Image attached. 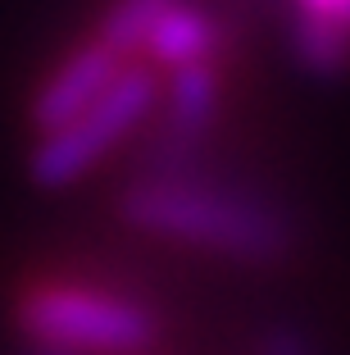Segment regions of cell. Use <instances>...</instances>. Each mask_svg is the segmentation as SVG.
<instances>
[{"mask_svg": "<svg viewBox=\"0 0 350 355\" xmlns=\"http://www.w3.org/2000/svg\"><path fill=\"white\" fill-rule=\"evenodd\" d=\"M123 219L141 232L182 241L196 251L232 255L246 264H273L291 251V223L273 205L241 191L205 187L196 178H141L119 200Z\"/></svg>", "mask_w": 350, "mask_h": 355, "instance_id": "1", "label": "cell"}, {"mask_svg": "<svg viewBox=\"0 0 350 355\" xmlns=\"http://www.w3.org/2000/svg\"><path fill=\"white\" fill-rule=\"evenodd\" d=\"M19 324L28 342L64 346L73 355H132L159 337V319L141 301L73 282L28 292L19 305Z\"/></svg>", "mask_w": 350, "mask_h": 355, "instance_id": "2", "label": "cell"}, {"mask_svg": "<svg viewBox=\"0 0 350 355\" xmlns=\"http://www.w3.org/2000/svg\"><path fill=\"white\" fill-rule=\"evenodd\" d=\"M150 105H155L150 69L128 64L96 105H87L82 114L69 119L64 128H55L51 137H42V146H37V155H32V164H28L32 182L46 187V191H60V187H69V182H78L105 150H114L146 114H150Z\"/></svg>", "mask_w": 350, "mask_h": 355, "instance_id": "3", "label": "cell"}, {"mask_svg": "<svg viewBox=\"0 0 350 355\" xmlns=\"http://www.w3.org/2000/svg\"><path fill=\"white\" fill-rule=\"evenodd\" d=\"M218 114V73L214 64H196V69H177L173 92L164 105V123L150 141V173L146 178H177L182 159L205 141Z\"/></svg>", "mask_w": 350, "mask_h": 355, "instance_id": "4", "label": "cell"}, {"mask_svg": "<svg viewBox=\"0 0 350 355\" xmlns=\"http://www.w3.org/2000/svg\"><path fill=\"white\" fill-rule=\"evenodd\" d=\"M123 69H128V60H119V55L105 42H96V37L87 46H78V51L46 78V87L37 92V101H32V123H37V132L51 137L55 128L78 119L87 105H96L110 92V83L123 73Z\"/></svg>", "mask_w": 350, "mask_h": 355, "instance_id": "5", "label": "cell"}, {"mask_svg": "<svg viewBox=\"0 0 350 355\" xmlns=\"http://www.w3.org/2000/svg\"><path fill=\"white\" fill-rule=\"evenodd\" d=\"M291 46L314 78H341L350 69V0H291Z\"/></svg>", "mask_w": 350, "mask_h": 355, "instance_id": "6", "label": "cell"}, {"mask_svg": "<svg viewBox=\"0 0 350 355\" xmlns=\"http://www.w3.org/2000/svg\"><path fill=\"white\" fill-rule=\"evenodd\" d=\"M141 51L164 69H196V64H214L218 51V23L200 10L196 0H173L159 19L150 23Z\"/></svg>", "mask_w": 350, "mask_h": 355, "instance_id": "7", "label": "cell"}, {"mask_svg": "<svg viewBox=\"0 0 350 355\" xmlns=\"http://www.w3.org/2000/svg\"><path fill=\"white\" fill-rule=\"evenodd\" d=\"M173 0H110V10L100 19V32H96V42H105L119 60H128L132 51H141L146 32L159 14L168 10Z\"/></svg>", "mask_w": 350, "mask_h": 355, "instance_id": "8", "label": "cell"}, {"mask_svg": "<svg viewBox=\"0 0 350 355\" xmlns=\"http://www.w3.org/2000/svg\"><path fill=\"white\" fill-rule=\"evenodd\" d=\"M259 355H319V346L309 342V333H300V328H291V324H278V328L264 333Z\"/></svg>", "mask_w": 350, "mask_h": 355, "instance_id": "9", "label": "cell"}, {"mask_svg": "<svg viewBox=\"0 0 350 355\" xmlns=\"http://www.w3.org/2000/svg\"><path fill=\"white\" fill-rule=\"evenodd\" d=\"M23 355H73V351H64V346H46V342H28Z\"/></svg>", "mask_w": 350, "mask_h": 355, "instance_id": "10", "label": "cell"}]
</instances>
